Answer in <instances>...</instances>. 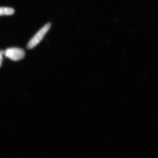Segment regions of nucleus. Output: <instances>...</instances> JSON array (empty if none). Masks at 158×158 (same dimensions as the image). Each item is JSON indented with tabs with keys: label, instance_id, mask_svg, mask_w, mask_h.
I'll return each instance as SVG.
<instances>
[{
	"label": "nucleus",
	"instance_id": "1",
	"mask_svg": "<svg viewBox=\"0 0 158 158\" xmlns=\"http://www.w3.org/2000/svg\"><path fill=\"white\" fill-rule=\"evenodd\" d=\"M51 27V24L48 23L41 28L29 41L27 45V48L31 49L36 46L43 39L45 34L50 29Z\"/></svg>",
	"mask_w": 158,
	"mask_h": 158
},
{
	"label": "nucleus",
	"instance_id": "2",
	"mask_svg": "<svg viewBox=\"0 0 158 158\" xmlns=\"http://www.w3.org/2000/svg\"><path fill=\"white\" fill-rule=\"evenodd\" d=\"M5 56L14 61H19L23 59L25 53L22 49L17 48H11L7 49L5 51Z\"/></svg>",
	"mask_w": 158,
	"mask_h": 158
},
{
	"label": "nucleus",
	"instance_id": "3",
	"mask_svg": "<svg viewBox=\"0 0 158 158\" xmlns=\"http://www.w3.org/2000/svg\"><path fill=\"white\" fill-rule=\"evenodd\" d=\"M15 13L14 9L8 7H0V16L10 15Z\"/></svg>",
	"mask_w": 158,
	"mask_h": 158
},
{
	"label": "nucleus",
	"instance_id": "4",
	"mask_svg": "<svg viewBox=\"0 0 158 158\" xmlns=\"http://www.w3.org/2000/svg\"><path fill=\"white\" fill-rule=\"evenodd\" d=\"M4 53H5V51H0V67L2 65V62L3 60V56L4 55Z\"/></svg>",
	"mask_w": 158,
	"mask_h": 158
}]
</instances>
